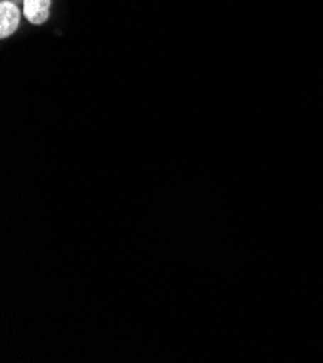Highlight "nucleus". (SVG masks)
<instances>
[{
	"mask_svg": "<svg viewBox=\"0 0 323 363\" xmlns=\"http://www.w3.org/2000/svg\"><path fill=\"white\" fill-rule=\"evenodd\" d=\"M21 25V11L19 8L12 4L4 0L0 4V38L5 40L12 36Z\"/></svg>",
	"mask_w": 323,
	"mask_h": 363,
	"instance_id": "nucleus-1",
	"label": "nucleus"
},
{
	"mask_svg": "<svg viewBox=\"0 0 323 363\" xmlns=\"http://www.w3.org/2000/svg\"><path fill=\"white\" fill-rule=\"evenodd\" d=\"M23 15L32 25H44L51 15V0H23Z\"/></svg>",
	"mask_w": 323,
	"mask_h": 363,
	"instance_id": "nucleus-2",
	"label": "nucleus"
}]
</instances>
